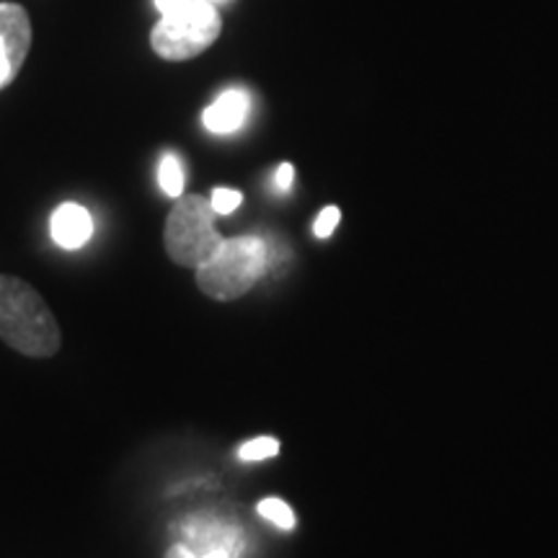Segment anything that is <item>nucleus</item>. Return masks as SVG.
Returning <instances> with one entry per match:
<instances>
[{"instance_id":"f257e3e1","label":"nucleus","mask_w":558,"mask_h":558,"mask_svg":"<svg viewBox=\"0 0 558 558\" xmlns=\"http://www.w3.org/2000/svg\"><path fill=\"white\" fill-rule=\"evenodd\" d=\"M0 339L26 357H54L62 333L45 298L24 279L0 275Z\"/></svg>"},{"instance_id":"f03ea898","label":"nucleus","mask_w":558,"mask_h":558,"mask_svg":"<svg viewBox=\"0 0 558 558\" xmlns=\"http://www.w3.org/2000/svg\"><path fill=\"white\" fill-rule=\"evenodd\" d=\"M269 264L267 243L256 235L226 239L209 259L197 267V288L218 303H230L259 282Z\"/></svg>"},{"instance_id":"7ed1b4c3","label":"nucleus","mask_w":558,"mask_h":558,"mask_svg":"<svg viewBox=\"0 0 558 558\" xmlns=\"http://www.w3.org/2000/svg\"><path fill=\"white\" fill-rule=\"evenodd\" d=\"M226 241L215 228V209L199 194H181L163 228L166 254L173 264L197 269Z\"/></svg>"},{"instance_id":"20e7f679","label":"nucleus","mask_w":558,"mask_h":558,"mask_svg":"<svg viewBox=\"0 0 558 558\" xmlns=\"http://www.w3.org/2000/svg\"><path fill=\"white\" fill-rule=\"evenodd\" d=\"M222 21L213 3L192 0L171 13H160L150 32V47L160 60L184 62L202 54L220 37Z\"/></svg>"},{"instance_id":"39448f33","label":"nucleus","mask_w":558,"mask_h":558,"mask_svg":"<svg viewBox=\"0 0 558 558\" xmlns=\"http://www.w3.org/2000/svg\"><path fill=\"white\" fill-rule=\"evenodd\" d=\"M173 535L181 546L205 558H241L246 548V533L215 512L186 514L173 525Z\"/></svg>"},{"instance_id":"423d86ee","label":"nucleus","mask_w":558,"mask_h":558,"mask_svg":"<svg viewBox=\"0 0 558 558\" xmlns=\"http://www.w3.org/2000/svg\"><path fill=\"white\" fill-rule=\"evenodd\" d=\"M32 19L24 5L3 0L0 3V90L19 78L32 50Z\"/></svg>"},{"instance_id":"0eeeda50","label":"nucleus","mask_w":558,"mask_h":558,"mask_svg":"<svg viewBox=\"0 0 558 558\" xmlns=\"http://www.w3.org/2000/svg\"><path fill=\"white\" fill-rule=\"evenodd\" d=\"M52 241L58 243L60 248L75 251L86 246L90 235H94V220H90L88 209L75 205V202H65L52 213L50 220Z\"/></svg>"},{"instance_id":"6e6552de","label":"nucleus","mask_w":558,"mask_h":558,"mask_svg":"<svg viewBox=\"0 0 558 558\" xmlns=\"http://www.w3.org/2000/svg\"><path fill=\"white\" fill-rule=\"evenodd\" d=\"M248 117V94L241 88H230L209 104V109L202 114V122L215 135H230L241 130Z\"/></svg>"},{"instance_id":"1a4fd4ad","label":"nucleus","mask_w":558,"mask_h":558,"mask_svg":"<svg viewBox=\"0 0 558 558\" xmlns=\"http://www.w3.org/2000/svg\"><path fill=\"white\" fill-rule=\"evenodd\" d=\"M158 181L160 190H163L166 197L179 199L184 194V184H186V173H184V163L177 153H166L160 158V169H158Z\"/></svg>"},{"instance_id":"9d476101","label":"nucleus","mask_w":558,"mask_h":558,"mask_svg":"<svg viewBox=\"0 0 558 558\" xmlns=\"http://www.w3.org/2000/svg\"><path fill=\"white\" fill-rule=\"evenodd\" d=\"M259 514L264 520L275 522L279 530H292L295 527V512H292L288 501L282 499H262L259 501Z\"/></svg>"},{"instance_id":"9b49d317","label":"nucleus","mask_w":558,"mask_h":558,"mask_svg":"<svg viewBox=\"0 0 558 558\" xmlns=\"http://www.w3.org/2000/svg\"><path fill=\"white\" fill-rule=\"evenodd\" d=\"M279 452V442L275 437H256L251 442L241 445L239 458L243 463H259V460H269Z\"/></svg>"},{"instance_id":"f8f14e48","label":"nucleus","mask_w":558,"mask_h":558,"mask_svg":"<svg viewBox=\"0 0 558 558\" xmlns=\"http://www.w3.org/2000/svg\"><path fill=\"white\" fill-rule=\"evenodd\" d=\"M241 202H243L241 192L226 190V186H220V190L213 192V199H209V205H213L215 215H230V213H235V209L241 207Z\"/></svg>"},{"instance_id":"ddd939ff","label":"nucleus","mask_w":558,"mask_h":558,"mask_svg":"<svg viewBox=\"0 0 558 558\" xmlns=\"http://www.w3.org/2000/svg\"><path fill=\"white\" fill-rule=\"evenodd\" d=\"M339 218H341L339 207H333V205L331 207H324V209H320V215L316 218V222H313V233H316L318 239H329V235L339 226Z\"/></svg>"},{"instance_id":"4468645a","label":"nucleus","mask_w":558,"mask_h":558,"mask_svg":"<svg viewBox=\"0 0 558 558\" xmlns=\"http://www.w3.org/2000/svg\"><path fill=\"white\" fill-rule=\"evenodd\" d=\"M292 179H295V169H292V163H282V166H279V169H277V177H275L277 190L288 192L290 186H292Z\"/></svg>"},{"instance_id":"2eb2a0df","label":"nucleus","mask_w":558,"mask_h":558,"mask_svg":"<svg viewBox=\"0 0 558 558\" xmlns=\"http://www.w3.org/2000/svg\"><path fill=\"white\" fill-rule=\"evenodd\" d=\"M163 558H205V556H197V554H192L190 548H186V546H181V543L173 541L171 546H169V550H166V554H163Z\"/></svg>"},{"instance_id":"dca6fc26","label":"nucleus","mask_w":558,"mask_h":558,"mask_svg":"<svg viewBox=\"0 0 558 558\" xmlns=\"http://www.w3.org/2000/svg\"><path fill=\"white\" fill-rule=\"evenodd\" d=\"M186 3H192V0H156V9L160 13H171V11H177V9H181V5H186Z\"/></svg>"},{"instance_id":"f3484780","label":"nucleus","mask_w":558,"mask_h":558,"mask_svg":"<svg viewBox=\"0 0 558 558\" xmlns=\"http://www.w3.org/2000/svg\"><path fill=\"white\" fill-rule=\"evenodd\" d=\"M205 3H213L215 5V3H220V0H205Z\"/></svg>"}]
</instances>
